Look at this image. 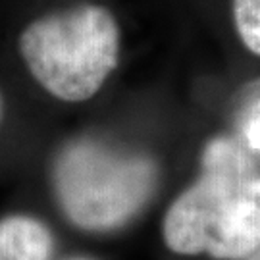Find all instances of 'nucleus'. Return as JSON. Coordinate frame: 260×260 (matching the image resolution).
Instances as JSON below:
<instances>
[{
    "mask_svg": "<svg viewBox=\"0 0 260 260\" xmlns=\"http://www.w3.org/2000/svg\"><path fill=\"white\" fill-rule=\"evenodd\" d=\"M162 233L177 254L239 260L258 249L260 177L237 145L220 139L206 147L203 176L168 208Z\"/></svg>",
    "mask_w": 260,
    "mask_h": 260,
    "instance_id": "f257e3e1",
    "label": "nucleus"
},
{
    "mask_svg": "<svg viewBox=\"0 0 260 260\" xmlns=\"http://www.w3.org/2000/svg\"><path fill=\"white\" fill-rule=\"evenodd\" d=\"M18 47L45 91L66 103H83L118 66L120 27L104 6L77 4L33 19L19 33Z\"/></svg>",
    "mask_w": 260,
    "mask_h": 260,
    "instance_id": "f03ea898",
    "label": "nucleus"
},
{
    "mask_svg": "<svg viewBox=\"0 0 260 260\" xmlns=\"http://www.w3.org/2000/svg\"><path fill=\"white\" fill-rule=\"evenodd\" d=\"M150 158L96 139H75L52 164V187L64 216L85 232H110L141 212L154 193Z\"/></svg>",
    "mask_w": 260,
    "mask_h": 260,
    "instance_id": "7ed1b4c3",
    "label": "nucleus"
},
{
    "mask_svg": "<svg viewBox=\"0 0 260 260\" xmlns=\"http://www.w3.org/2000/svg\"><path fill=\"white\" fill-rule=\"evenodd\" d=\"M52 233L45 223L16 214L0 220V260H50Z\"/></svg>",
    "mask_w": 260,
    "mask_h": 260,
    "instance_id": "20e7f679",
    "label": "nucleus"
},
{
    "mask_svg": "<svg viewBox=\"0 0 260 260\" xmlns=\"http://www.w3.org/2000/svg\"><path fill=\"white\" fill-rule=\"evenodd\" d=\"M233 23L243 45L260 56V0H233Z\"/></svg>",
    "mask_w": 260,
    "mask_h": 260,
    "instance_id": "39448f33",
    "label": "nucleus"
},
{
    "mask_svg": "<svg viewBox=\"0 0 260 260\" xmlns=\"http://www.w3.org/2000/svg\"><path fill=\"white\" fill-rule=\"evenodd\" d=\"M245 137L254 150H260V103L251 108L245 121Z\"/></svg>",
    "mask_w": 260,
    "mask_h": 260,
    "instance_id": "423d86ee",
    "label": "nucleus"
},
{
    "mask_svg": "<svg viewBox=\"0 0 260 260\" xmlns=\"http://www.w3.org/2000/svg\"><path fill=\"white\" fill-rule=\"evenodd\" d=\"M245 260H260V247L256 251H252L249 256H245Z\"/></svg>",
    "mask_w": 260,
    "mask_h": 260,
    "instance_id": "0eeeda50",
    "label": "nucleus"
},
{
    "mask_svg": "<svg viewBox=\"0 0 260 260\" xmlns=\"http://www.w3.org/2000/svg\"><path fill=\"white\" fill-rule=\"evenodd\" d=\"M2 108H4V104H2V94H0V121H2Z\"/></svg>",
    "mask_w": 260,
    "mask_h": 260,
    "instance_id": "6e6552de",
    "label": "nucleus"
},
{
    "mask_svg": "<svg viewBox=\"0 0 260 260\" xmlns=\"http://www.w3.org/2000/svg\"><path fill=\"white\" fill-rule=\"evenodd\" d=\"M74 260H83V258H74Z\"/></svg>",
    "mask_w": 260,
    "mask_h": 260,
    "instance_id": "1a4fd4ad",
    "label": "nucleus"
}]
</instances>
